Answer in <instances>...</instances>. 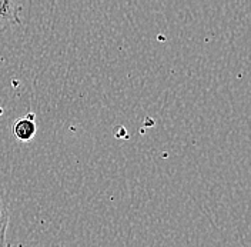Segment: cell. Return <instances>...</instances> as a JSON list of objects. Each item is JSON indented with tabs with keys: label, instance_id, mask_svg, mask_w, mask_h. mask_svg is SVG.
Instances as JSON below:
<instances>
[{
	"label": "cell",
	"instance_id": "6da1fadb",
	"mask_svg": "<svg viewBox=\"0 0 251 247\" xmlns=\"http://www.w3.org/2000/svg\"><path fill=\"white\" fill-rule=\"evenodd\" d=\"M20 0H0V33L22 25Z\"/></svg>",
	"mask_w": 251,
	"mask_h": 247
},
{
	"label": "cell",
	"instance_id": "7a4b0ae2",
	"mask_svg": "<svg viewBox=\"0 0 251 247\" xmlns=\"http://www.w3.org/2000/svg\"><path fill=\"white\" fill-rule=\"evenodd\" d=\"M12 133L16 139L20 141H30L36 133H37V126L34 122V114H29L23 119H19L15 122L13 127H12Z\"/></svg>",
	"mask_w": 251,
	"mask_h": 247
},
{
	"label": "cell",
	"instance_id": "3957f363",
	"mask_svg": "<svg viewBox=\"0 0 251 247\" xmlns=\"http://www.w3.org/2000/svg\"><path fill=\"white\" fill-rule=\"evenodd\" d=\"M9 197L4 187L0 185V247H6V232L9 226Z\"/></svg>",
	"mask_w": 251,
	"mask_h": 247
}]
</instances>
